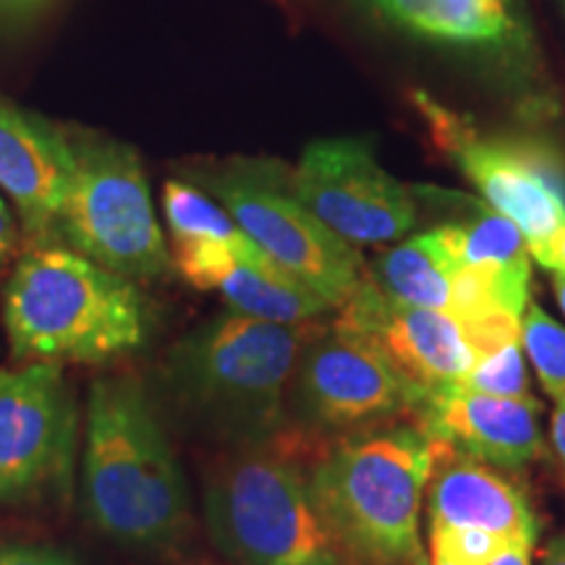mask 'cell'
I'll list each match as a JSON object with an SVG mask.
<instances>
[{
    "label": "cell",
    "mask_w": 565,
    "mask_h": 565,
    "mask_svg": "<svg viewBox=\"0 0 565 565\" xmlns=\"http://www.w3.org/2000/svg\"><path fill=\"white\" fill-rule=\"evenodd\" d=\"M550 445H553L557 466H561L565 479V406H557L550 422Z\"/></svg>",
    "instance_id": "cell-27"
},
{
    "label": "cell",
    "mask_w": 565,
    "mask_h": 565,
    "mask_svg": "<svg viewBox=\"0 0 565 565\" xmlns=\"http://www.w3.org/2000/svg\"><path fill=\"white\" fill-rule=\"evenodd\" d=\"M414 565H429V561H427V557H424V555H419V557H416V561H414Z\"/></svg>",
    "instance_id": "cell-33"
},
{
    "label": "cell",
    "mask_w": 565,
    "mask_h": 565,
    "mask_svg": "<svg viewBox=\"0 0 565 565\" xmlns=\"http://www.w3.org/2000/svg\"><path fill=\"white\" fill-rule=\"evenodd\" d=\"M17 242H19L17 223H13L9 204H6L3 196H0V270L11 263L13 252H17Z\"/></svg>",
    "instance_id": "cell-26"
},
{
    "label": "cell",
    "mask_w": 565,
    "mask_h": 565,
    "mask_svg": "<svg viewBox=\"0 0 565 565\" xmlns=\"http://www.w3.org/2000/svg\"><path fill=\"white\" fill-rule=\"evenodd\" d=\"M74 175V150L61 129L0 100V189L19 212L32 246L58 242Z\"/></svg>",
    "instance_id": "cell-15"
},
{
    "label": "cell",
    "mask_w": 565,
    "mask_h": 565,
    "mask_svg": "<svg viewBox=\"0 0 565 565\" xmlns=\"http://www.w3.org/2000/svg\"><path fill=\"white\" fill-rule=\"evenodd\" d=\"M162 207L173 244L192 238H231L242 231L228 212L189 183L168 181L162 189Z\"/></svg>",
    "instance_id": "cell-20"
},
{
    "label": "cell",
    "mask_w": 565,
    "mask_h": 565,
    "mask_svg": "<svg viewBox=\"0 0 565 565\" xmlns=\"http://www.w3.org/2000/svg\"><path fill=\"white\" fill-rule=\"evenodd\" d=\"M173 265L194 288L217 291L231 312L244 317L303 324L330 309L322 296L282 270L244 231L231 238L175 242Z\"/></svg>",
    "instance_id": "cell-13"
},
{
    "label": "cell",
    "mask_w": 565,
    "mask_h": 565,
    "mask_svg": "<svg viewBox=\"0 0 565 565\" xmlns=\"http://www.w3.org/2000/svg\"><path fill=\"white\" fill-rule=\"evenodd\" d=\"M440 141L456 152L463 173L494 212L524 233L529 249L545 244L565 223V171L547 147L477 139L443 110L429 108Z\"/></svg>",
    "instance_id": "cell-12"
},
{
    "label": "cell",
    "mask_w": 565,
    "mask_h": 565,
    "mask_svg": "<svg viewBox=\"0 0 565 565\" xmlns=\"http://www.w3.org/2000/svg\"><path fill=\"white\" fill-rule=\"evenodd\" d=\"M204 519L236 565H349L301 466L270 445L236 450L204 484Z\"/></svg>",
    "instance_id": "cell-5"
},
{
    "label": "cell",
    "mask_w": 565,
    "mask_h": 565,
    "mask_svg": "<svg viewBox=\"0 0 565 565\" xmlns=\"http://www.w3.org/2000/svg\"><path fill=\"white\" fill-rule=\"evenodd\" d=\"M429 526L477 529L508 542L540 536V521L524 492L477 458L435 448L429 477Z\"/></svg>",
    "instance_id": "cell-17"
},
{
    "label": "cell",
    "mask_w": 565,
    "mask_h": 565,
    "mask_svg": "<svg viewBox=\"0 0 565 565\" xmlns=\"http://www.w3.org/2000/svg\"><path fill=\"white\" fill-rule=\"evenodd\" d=\"M532 547L529 542H513L505 550H500L487 565H532Z\"/></svg>",
    "instance_id": "cell-28"
},
{
    "label": "cell",
    "mask_w": 565,
    "mask_h": 565,
    "mask_svg": "<svg viewBox=\"0 0 565 565\" xmlns=\"http://www.w3.org/2000/svg\"><path fill=\"white\" fill-rule=\"evenodd\" d=\"M445 391L498 395V398H534L529 387V374L521 341L498 345V349L482 353L461 383L445 387Z\"/></svg>",
    "instance_id": "cell-22"
},
{
    "label": "cell",
    "mask_w": 565,
    "mask_h": 565,
    "mask_svg": "<svg viewBox=\"0 0 565 565\" xmlns=\"http://www.w3.org/2000/svg\"><path fill=\"white\" fill-rule=\"evenodd\" d=\"M542 565H565V532L557 534L545 550Z\"/></svg>",
    "instance_id": "cell-29"
},
{
    "label": "cell",
    "mask_w": 565,
    "mask_h": 565,
    "mask_svg": "<svg viewBox=\"0 0 565 565\" xmlns=\"http://www.w3.org/2000/svg\"><path fill=\"white\" fill-rule=\"evenodd\" d=\"M521 343L536 377L557 406H565V328L529 301L521 317Z\"/></svg>",
    "instance_id": "cell-21"
},
{
    "label": "cell",
    "mask_w": 565,
    "mask_h": 565,
    "mask_svg": "<svg viewBox=\"0 0 565 565\" xmlns=\"http://www.w3.org/2000/svg\"><path fill=\"white\" fill-rule=\"evenodd\" d=\"M333 324L372 345L422 395V404L429 395L461 383L479 359L456 317L393 299L366 275Z\"/></svg>",
    "instance_id": "cell-11"
},
{
    "label": "cell",
    "mask_w": 565,
    "mask_h": 565,
    "mask_svg": "<svg viewBox=\"0 0 565 565\" xmlns=\"http://www.w3.org/2000/svg\"><path fill=\"white\" fill-rule=\"evenodd\" d=\"M0 565H79V561L45 542H0Z\"/></svg>",
    "instance_id": "cell-24"
},
{
    "label": "cell",
    "mask_w": 565,
    "mask_h": 565,
    "mask_svg": "<svg viewBox=\"0 0 565 565\" xmlns=\"http://www.w3.org/2000/svg\"><path fill=\"white\" fill-rule=\"evenodd\" d=\"M3 330L21 364H108L147 341V309L124 275L68 246H32L6 282Z\"/></svg>",
    "instance_id": "cell-3"
},
{
    "label": "cell",
    "mask_w": 565,
    "mask_h": 565,
    "mask_svg": "<svg viewBox=\"0 0 565 565\" xmlns=\"http://www.w3.org/2000/svg\"><path fill=\"white\" fill-rule=\"evenodd\" d=\"M366 278L393 299L454 317V282L424 233L380 254Z\"/></svg>",
    "instance_id": "cell-19"
},
{
    "label": "cell",
    "mask_w": 565,
    "mask_h": 565,
    "mask_svg": "<svg viewBox=\"0 0 565 565\" xmlns=\"http://www.w3.org/2000/svg\"><path fill=\"white\" fill-rule=\"evenodd\" d=\"M529 254H532L542 267H547V270L565 273V223L547 238L545 244L529 249Z\"/></svg>",
    "instance_id": "cell-25"
},
{
    "label": "cell",
    "mask_w": 565,
    "mask_h": 565,
    "mask_svg": "<svg viewBox=\"0 0 565 565\" xmlns=\"http://www.w3.org/2000/svg\"><path fill=\"white\" fill-rule=\"evenodd\" d=\"M76 435L79 412L61 364L0 370V505L66 487Z\"/></svg>",
    "instance_id": "cell-8"
},
{
    "label": "cell",
    "mask_w": 565,
    "mask_h": 565,
    "mask_svg": "<svg viewBox=\"0 0 565 565\" xmlns=\"http://www.w3.org/2000/svg\"><path fill=\"white\" fill-rule=\"evenodd\" d=\"M42 3H45V0H0V9L11 13H24V11L40 9Z\"/></svg>",
    "instance_id": "cell-30"
},
{
    "label": "cell",
    "mask_w": 565,
    "mask_h": 565,
    "mask_svg": "<svg viewBox=\"0 0 565 565\" xmlns=\"http://www.w3.org/2000/svg\"><path fill=\"white\" fill-rule=\"evenodd\" d=\"M82 498L97 532L129 553L162 555L186 534V477L137 380L105 377L89 387Z\"/></svg>",
    "instance_id": "cell-2"
},
{
    "label": "cell",
    "mask_w": 565,
    "mask_h": 565,
    "mask_svg": "<svg viewBox=\"0 0 565 565\" xmlns=\"http://www.w3.org/2000/svg\"><path fill=\"white\" fill-rule=\"evenodd\" d=\"M553 288H555V299L565 312V273H553Z\"/></svg>",
    "instance_id": "cell-31"
},
{
    "label": "cell",
    "mask_w": 565,
    "mask_h": 565,
    "mask_svg": "<svg viewBox=\"0 0 565 565\" xmlns=\"http://www.w3.org/2000/svg\"><path fill=\"white\" fill-rule=\"evenodd\" d=\"M435 445L419 427L345 437L309 475L315 503L349 565H414Z\"/></svg>",
    "instance_id": "cell-4"
},
{
    "label": "cell",
    "mask_w": 565,
    "mask_h": 565,
    "mask_svg": "<svg viewBox=\"0 0 565 565\" xmlns=\"http://www.w3.org/2000/svg\"><path fill=\"white\" fill-rule=\"evenodd\" d=\"M422 395L362 338L333 324L309 335L291 380L296 419L317 433L353 435L419 412Z\"/></svg>",
    "instance_id": "cell-9"
},
{
    "label": "cell",
    "mask_w": 565,
    "mask_h": 565,
    "mask_svg": "<svg viewBox=\"0 0 565 565\" xmlns=\"http://www.w3.org/2000/svg\"><path fill=\"white\" fill-rule=\"evenodd\" d=\"M312 330L221 315L196 324L160 366L162 398L189 433L231 454L270 445L288 419L296 362Z\"/></svg>",
    "instance_id": "cell-1"
},
{
    "label": "cell",
    "mask_w": 565,
    "mask_h": 565,
    "mask_svg": "<svg viewBox=\"0 0 565 565\" xmlns=\"http://www.w3.org/2000/svg\"><path fill=\"white\" fill-rule=\"evenodd\" d=\"M71 150L74 175L58 228L68 249L134 282L166 275L173 257L139 154L97 137L71 139Z\"/></svg>",
    "instance_id": "cell-6"
},
{
    "label": "cell",
    "mask_w": 565,
    "mask_h": 565,
    "mask_svg": "<svg viewBox=\"0 0 565 565\" xmlns=\"http://www.w3.org/2000/svg\"><path fill=\"white\" fill-rule=\"evenodd\" d=\"M387 19L427 38L498 42L511 30L508 0H372Z\"/></svg>",
    "instance_id": "cell-18"
},
{
    "label": "cell",
    "mask_w": 565,
    "mask_h": 565,
    "mask_svg": "<svg viewBox=\"0 0 565 565\" xmlns=\"http://www.w3.org/2000/svg\"><path fill=\"white\" fill-rule=\"evenodd\" d=\"M223 210L282 270L299 278L330 307L341 309L364 280V259L273 179L231 171L212 181Z\"/></svg>",
    "instance_id": "cell-7"
},
{
    "label": "cell",
    "mask_w": 565,
    "mask_h": 565,
    "mask_svg": "<svg viewBox=\"0 0 565 565\" xmlns=\"http://www.w3.org/2000/svg\"><path fill=\"white\" fill-rule=\"evenodd\" d=\"M513 542L477 529H440L429 526V550L433 557L456 563V565H487L500 550Z\"/></svg>",
    "instance_id": "cell-23"
},
{
    "label": "cell",
    "mask_w": 565,
    "mask_h": 565,
    "mask_svg": "<svg viewBox=\"0 0 565 565\" xmlns=\"http://www.w3.org/2000/svg\"><path fill=\"white\" fill-rule=\"evenodd\" d=\"M429 565H456V563H448V561H440V557H429Z\"/></svg>",
    "instance_id": "cell-32"
},
{
    "label": "cell",
    "mask_w": 565,
    "mask_h": 565,
    "mask_svg": "<svg viewBox=\"0 0 565 565\" xmlns=\"http://www.w3.org/2000/svg\"><path fill=\"white\" fill-rule=\"evenodd\" d=\"M463 294L487 309L524 317L529 307V244L508 217L469 202V215L424 233Z\"/></svg>",
    "instance_id": "cell-16"
},
{
    "label": "cell",
    "mask_w": 565,
    "mask_h": 565,
    "mask_svg": "<svg viewBox=\"0 0 565 565\" xmlns=\"http://www.w3.org/2000/svg\"><path fill=\"white\" fill-rule=\"evenodd\" d=\"M288 189L315 217L351 244L393 242L416 223L412 194L377 166L370 145L356 139L309 145Z\"/></svg>",
    "instance_id": "cell-10"
},
{
    "label": "cell",
    "mask_w": 565,
    "mask_h": 565,
    "mask_svg": "<svg viewBox=\"0 0 565 565\" xmlns=\"http://www.w3.org/2000/svg\"><path fill=\"white\" fill-rule=\"evenodd\" d=\"M540 414L536 398L440 391L419 406L416 427L435 448L515 471L545 456Z\"/></svg>",
    "instance_id": "cell-14"
}]
</instances>
